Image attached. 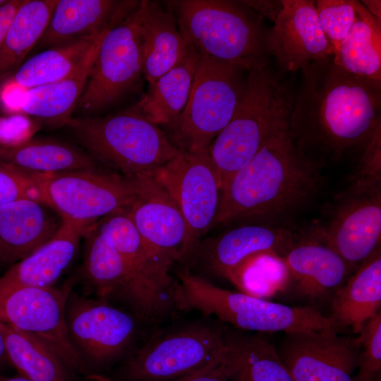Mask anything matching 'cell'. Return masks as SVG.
I'll return each mask as SVG.
<instances>
[{
	"mask_svg": "<svg viewBox=\"0 0 381 381\" xmlns=\"http://www.w3.org/2000/svg\"><path fill=\"white\" fill-rule=\"evenodd\" d=\"M294 95L266 68L248 71L244 95L207 150L222 187L272 137L289 126Z\"/></svg>",
	"mask_w": 381,
	"mask_h": 381,
	"instance_id": "4",
	"label": "cell"
},
{
	"mask_svg": "<svg viewBox=\"0 0 381 381\" xmlns=\"http://www.w3.org/2000/svg\"><path fill=\"white\" fill-rule=\"evenodd\" d=\"M221 362L230 381H294L274 346L262 333L223 329Z\"/></svg>",
	"mask_w": 381,
	"mask_h": 381,
	"instance_id": "26",
	"label": "cell"
},
{
	"mask_svg": "<svg viewBox=\"0 0 381 381\" xmlns=\"http://www.w3.org/2000/svg\"><path fill=\"white\" fill-rule=\"evenodd\" d=\"M59 0H25L0 47V83L12 75L44 33Z\"/></svg>",
	"mask_w": 381,
	"mask_h": 381,
	"instance_id": "33",
	"label": "cell"
},
{
	"mask_svg": "<svg viewBox=\"0 0 381 381\" xmlns=\"http://www.w3.org/2000/svg\"><path fill=\"white\" fill-rule=\"evenodd\" d=\"M282 9L267 31V52L284 72H295L334 55L320 26L315 1L282 0Z\"/></svg>",
	"mask_w": 381,
	"mask_h": 381,
	"instance_id": "16",
	"label": "cell"
},
{
	"mask_svg": "<svg viewBox=\"0 0 381 381\" xmlns=\"http://www.w3.org/2000/svg\"><path fill=\"white\" fill-rule=\"evenodd\" d=\"M143 79L139 5L102 37L76 108L85 114L102 112L140 89Z\"/></svg>",
	"mask_w": 381,
	"mask_h": 381,
	"instance_id": "8",
	"label": "cell"
},
{
	"mask_svg": "<svg viewBox=\"0 0 381 381\" xmlns=\"http://www.w3.org/2000/svg\"><path fill=\"white\" fill-rule=\"evenodd\" d=\"M282 258L297 292L312 302L332 298L351 269L318 238L297 242Z\"/></svg>",
	"mask_w": 381,
	"mask_h": 381,
	"instance_id": "22",
	"label": "cell"
},
{
	"mask_svg": "<svg viewBox=\"0 0 381 381\" xmlns=\"http://www.w3.org/2000/svg\"><path fill=\"white\" fill-rule=\"evenodd\" d=\"M87 378L91 381H115L98 373H90L87 375Z\"/></svg>",
	"mask_w": 381,
	"mask_h": 381,
	"instance_id": "45",
	"label": "cell"
},
{
	"mask_svg": "<svg viewBox=\"0 0 381 381\" xmlns=\"http://www.w3.org/2000/svg\"><path fill=\"white\" fill-rule=\"evenodd\" d=\"M25 0H8L0 6V47L10 23Z\"/></svg>",
	"mask_w": 381,
	"mask_h": 381,
	"instance_id": "43",
	"label": "cell"
},
{
	"mask_svg": "<svg viewBox=\"0 0 381 381\" xmlns=\"http://www.w3.org/2000/svg\"><path fill=\"white\" fill-rule=\"evenodd\" d=\"M381 252L379 247L357 268L332 298L330 316L337 327H349L359 334L380 311Z\"/></svg>",
	"mask_w": 381,
	"mask_h": 381,
	"instance_id": "27",
	"label": "cell"
},
{
	"mask_svg": "<svg viewBox=\"0 0 381 381\" xmlns=\"http://www.w3.org/2000/svg\"><path fill=\"white\" fill-rule=\"evenodd\" d=\"M7 360L2 334L0 332V363Z\"/></svg>",
	"mask_w": 381,
	"mask_h": 381,
	"instance_id": "47",
	"label": "cell"
},
{
	"mask_svg": "<svg viewBox=\"0 0 381 381\" xmlns=\"http://www.w3.org/2000/svg\"><path fill=\"white\" fill-rule=\"evenodd\" d=\"M226 279L240 292L266 300L285 291L291 283L282 256L272 250L249 256Z\"/></svg>",
	"mask_w": 381,
	"mask_h": 381,
	"instance_id": "35",
	"label": "cell"
},
{
	"mask_svg": "<svg viewBox=\"0 0 381 381\" xmlns=\"http://www.w3.org/2000/svg\"><path fill=\"white\" fill-rule=\"evenodd\" d=\"M140 3L137 0H59L36 49L44 50L71 40L100 36L128 16Z\"/></svg>",
	"mask_w": 381,
	"mask_h": 381,
	"instance_id": "18",
	"label": "cell"
},
{
	"mask_svg": "<svg viewBox=\"0 0 381 381\" xmlns=\"http://www.w3.org/2000/svg\"><path fill=\"white\" fill-rule=\"evenodd\" d=\"M224 349L223 329L193 324L159 335L135 352L123 370L128 381H172L217 361Z\"/></svg>",
	"mask_w": 381,
	"mask_h": 381,
	"instance_id": "9",
	"label": "cell"
},
{
	"mask_svg": "<svg viewBox=\"0 0 381 381\" xmlns=\"http://www.w3.org/2000/svg\"><path fill=\"white\" fill-rule=\"evenodd\" d=\"M7 359L20 376L35 381H78L50 349L33 337L0 322Z\"/></svg>",
	"mask_w": 381,
	"mask_h": 381,
	"instance_id": "34",
	"label": "cell"
},
{
	"mask_svg": "<svg viewBox=\"0 0 381 381\" xmlns=\"http://www.w3.org/2000/svg\"><path fill=\"white\" fill-rule=\"evenodd\" d=\"M248 71L201 55L188 102L164 131L180 151L205 152L231 119L246 90Z\"/></svg>",
	"mask_w": 381,
	"mask_h": 381,
	"instance_id": "7",
	"label": "cell"
},
{
	"mask_svg": "<svg viewBox=\"0 0 381 381\" xmlns=\"http://www.w3.org/2000/svg\"><path fill=\"white\" fill-rule=\"evenodd\" d=\"M71 285L23 286L0 294V322L40 340L75 373L87 368L68 334L66 309Z\"/></svg>",
	"mask_w": 381,
	"mask_h": 381,
	"instance_id": "11",
	"label": "cell"
},
{
	"mask_svg": "<svg viewBox=\"0 0 381 381\" xmlns=\"http://www.w3.org/2000/svg\"><path fill=\"white\" fill-rule=\"evenodd\" d=\"M8 0H0V6L4 5Z\"/></svg>",
	"mask_w": 381,
	"mask_h": 381,
	"instance_id": "48",
	"label": "cell"
},
{
	"mask_svg": "<svg viewBox=\"0 0 381 381\" xmlns=\"http://www.w3.org/2000/svg\"><path fill=\"white\" fill-rule=\"evenodd\" d=\"M221 358L193 373L172 381H230Z\"/></svg>",
	"mask_w": 381,
	"mask_h": 381,
	"instance_id": "41",
	"label": "cell"
},
{
	"mask_svg": "<svg viewBox=\"0 0 381 381\" xmlns=\"http://www.w3.org/2000/svg\"><path fill=\"white\" fill-rule=\"evenodd\" d=\"M318 238L356 269L380 247L381 184L350 187Z\"/></svg>",
	"mask_w": 381,
	"mask_h": 381,
	"instance_id": "15",
	"label": "cell"
},
{
	"mask_svg": "<svg viewBox=\"0 0 381 381\" xmlns=\"http://www.w3.org/2000/svg\"><path fill=\"white\" fill-rule=\"evenodd\" d=\"M381 183V130L363 152L358 174L352 186L369 188Z\"/></svg>",
	"mask_w": 381,
	"mask_h": 381,
	"instance_id": "39",
	"label": "cell"
},
{
	"mask_svg": "<svg viewBox=\"0 0 381 381\" xmlns=\"http://www.w3.org/2000/svg\"><path fill=\"white\" fill-rule=\"evenodd\" d=\"M322 164L306 157L289 126L272 137L221 188L213 226L236 222L280 224L320 190Z\"/></svg>",
	"mask_w": 381,
	"mask_h": 381,
	"instance_id": "2",
	"label": "cell"
},
{
	"mask_svg": "<svg viewBox=\"0 0 381 381\" xmlns=\"http://www.w3.org/2000/svg\"><path fill=\"white\" fill-rule=\"evenodd\" d=\"M171 10L186 44L200 55L248 71L267 67V31L262 16L243 1L176 0Z\"/></svg>",
	"mask_w": 381,
	"mask_h": 381,
	"instance_id": "3",
	"label": "cell"
},
{
	"mask_svg": "<svg viewBox=\"0 0 381 381\" xmlns=\"http://www.w3.org/2000/svg\"><path fill=\"white\" fill-rule=\"evenodd\" d=\"M0 162L36 174L98 168L88 152L66 142L44 138L13 147L0 146Z\"/></svg>",
	"mask_w": 381,
	"mask_h": 381,
	"instance_id": "30",
	"label": "cell"
},
{
	"mask_svg": "<svg viewBox=\"0 0 381 381\" xmlns=\"http://www.w3.org/2000/svg\"><path fill=\"white\" fill-rule=\"evenodd\" d=\"M361 352L352 381H381V313L373 317L358 334Z\"/></svg>",
	"mask_w": 381,
	"mask_h": 381,
	"instance_id": "38",
	"label": "cell"
},
{
	"mask_svg": "<svg viewBox=\"0 0 381 381\" xmlns=\"http://www.w3.org/2000/svg\"><path fill=\"white\" fill-rule=\"evenodd\" d=\"M66 318L71 341L88 368H99L119 357L128 346L136 329L130 314L105 299L69 296Z\"/></svg>",
	"mask_w": 381,
	"mask_h": 381,
	"instance_id": "13",
	"label": "cell"
},
{
	"mask_svg": "<svg viewBox=\"0 0 381 381\" xmlns=\"http://www.w3.org/2000/svg\"><path fill=\"white\" fill-rule=\"evenodd\" d=\"M315 4L321 30L334 52L356 20V1L318 0Z\"/></svg>",
	"mask_w": 381,
	"mask_h": 381,
	"instance_id": "36",
	"label": "cell"
},
{
	"mask_svg": "<svg viewBox=\"0 0 381 381\" xmlns=\"http://www.w3.org/2000/svg\"><path fill=\"white\" fill-rule=\"evenodd\" d=\"M175 282L174 308L215 315L237 330L294 334L337 329L330 316L310 306L292 307L224 289L188 271L179 272Z\"/></svg>",
	"mask_w": 381,
	"mask_h": 381,
	"instance_id": "5",
	"label": "cell"
},
{
	"mask_svg": "<svg viewBox=\"0 0 381 381\" xmlns=\"http://www.w3.org/2000/svg\"><path fill=\"white\" fill-rule=\"evenodd\" d=\"M83 236V272L87 280L101 298L112 296L128 305L133 303L145 282L135 274L98 224L88 226Z\"/></svg>",
	"mask_w": 381,
	"mask_h": 381,
	"instance_id": "24",
	"label": "cell"
},
{
	"mask_svg": "<svg viewBox=\"0 0 381 381\" xmlns=\"http://www.w3.org/2000/svg\"><path fill=\"white\" fill-rule=\"evenodd\" d=\"M361 2L373 16L380 20V1H362Z\"/></svg>",
	"mask_w": 381,
	"mask_h": 381,
	"instance_id": "44",
	"label": "cell"
},
{
	"mask_svg": "<svg viewBox=\"0 0 381 381\" xmlns=\"http://www.w3.org/2000/svg\"><path fill=\"white\" fill-rule=\"evenodd\" d=\"M0 381H35L22 376L18 377H7L0 375Z\"/></svg>",
	"mask_w": 381,
	"mask_h": 381,
	"instance_id": "46",
	"label": "cell"
},
{
	"mask_svg": "<svg viewBox=\"0 0 381 381\" xmlns=\"http://www.w3.org/2000/svg\"><path fill=\"white\" fill-rule=\"evenodd\" d=\"M44 175L0 162V205L24 199L47 205L42 188Z\"/></svg>",
	"mask_w": 381,
	"mask_h": 381,
	"instance_id": "37",
	"label": "cell"
},
{
	"mask_svg": "<svg viewBox=\"0 0 381 381\" xmlns=\"http://www.w3.org/2000/svg\"><path fill=\"white\" fill-rule=\"evenodd\" d=\"M30 122L26 115L20 113H4L0 115V146L13 147L28 138Z\"/></svg>",
	"mask_w": 381,
	"mask_h": 381,
	"instance_id": "40",
	"label": "cell"
},
{
	"mask_svg": "<svg viewBox=\"0 0 381 381\" xmlns=\"http://www.w3.org/2000/svg\"><path fill=\"white\" fill-rule=\"evenodd\" d=\"M42 188L47 205L63 219L87 226L130 207L136 196L132 178L99 168L44 174Z\"/></svg>",
	"mask_w": 381,
	"mask_h": 381,
	"instance_id": "10",
	"label": "cell"
},
{
	"mask_svg": "<svg viewBox=\"0 0 381 381\" xmlns=\"http://www.w3.org/2000/svg\"><path fill=\"white\" fill-rule=\"evenodd\" d=\"M136 196L130 216L145 241L174 262L194 249L185 219L178 205L151 174L132 178Z\"/></svg>",
	"mask_w": 381,
	"mask_h": 381,
	"instance_id": "17",
	"label": "cell"
},
{
	"mask_svg": "<svg viewBox=\"0 0 381 381\" xmlns=\"http://www.w3.org/2000/svg\"><path fill=\"white\" fill-rule=\"evenodd\" d=\"M104 35L68 76L52 83L25 90L18 99L17 113L56 126H63L72 116L77 107Z\"/></svg>",
	"mask_w": 381,
	"mask_h": 381,
	"instance_id": "28",
	"label": "cell"
},
{
	"mask_svg": "<svg viewBox=\"0 0 381 381\" xmlns=\"http://www.w3.org/2000/svg\"><path fill=\"white\" fill-rule=\"evenodd\" d=\"M361 348L331 329L286 334L277 350L294 381H352Z\"/></svg>",
	"mask_w": 381,
	"mask_h": 381,
	"instance_id": "14",
	"label": "cell"
},
{
	"mask_svg": "<svg viewBox=\"0 0 381 381\" xmlns=\"http://www.w3.org/2000/svg\"><path fill=\"white\" fill-rule=\"evenodd\" d=\"M88 226L63 219L48 241L12 265L0 277V294L23 286H52L73 260Z\"/></svg>",
	"mask_w": 381,
	"mask_h": 381,
	"instance_id": "21",
	"label": "cell"
},
{
	"mask_svg": "<svg viewBox=\"0 0 381 381\" xmlns=\"http://www.w3.org/2000/svg\"><path fill=\"white\" fill-rule=\"evenodd\" d=\"M151 175L174 199L187 224L193 249L213 224L222 183L207 152H180Z\"/></svg>",
	"mask_w": 381,
	"mask_h": 381,
	"instance_id": "12",
	"label": "cell"
},
{
	"mask_svg": "<svg viewBox=\"0 0 381 381\" xmlns=\"http://www.w3.org/2000/svg\"><path fill=\"white\" fill-rule=\"evenodd\" d=\"M332 56L301 69L289 122L298 149L322 164L363 152L381 130V82L346 72Z\"/></svg>",
	"mask_w": 381,
	"mask_h": 381,
	"instance_id": "1",
	"label": "cell"
},
{
	"mask_svg": "<svg viewBox=\"0 0 381 381\" xmlns=\"http://www.w3.org/2000/svg\"><path fill=\"white\" fill-rule=\"evenodd\" d=\"M140 11L143 78L150 84L182 60L188 46L165 3L143 0Z\"/></svg>",
	"mask_w": 381,
	"mask_h": 381,
	"instance_id": "25",
	"label": "cell"
},
{
	"mask_svg": "<svg viewBox=\"0 0 381 381\" xmlns=\"http://www.w3.org/2000/svg\"><path fill=\"white\" fill-rule=\"evenodd\" d=\"M296 243L283 225L245 223L210 240L200 252L209 270L227 279L249 256L269 250L284 256Z\"/></svg>",
	"mask_w": 381,
	"mask_h": 381,
	"instance_id": "19",
	"label": "cell"
},
{
	"mask_svg": "<svg viewBox=\"0 0 381 381\" xmlns=\"http://www.w3.org/2000/svg\"><path fill=\"white\" fill-rule=\"evenodd\" d=\"M262 17L264 16L275 20L282 9V1H243Z\"/></svg>",
	"mask_w": 381,
	"mask_h": 381,
	"instance_id": "42",
	"label": "cell"
},
{
	"mask_svg": "<svg viewBox=\"0 0 381 381\" xmlns=\"http://www.w3.org/2000/svg\"><path fill=\"white\" fill-rule=\"evenodd\" d=\"M128 208L103 217L98 226L139 279L173 297L175 281L170 270L174 262L145 241Z\"/></svg>",
	"mask_w": 381,
	"mask_h": 381,
	"instance_id": "23",
	"label": "cell"
},
{
	"mask_svg": "<svg viewBox=\"0 0 381 381\" xmlns=\"http://www.w3.org/2000/svg\"><path fill=\"white\" fill-rule=\"evenodd\" d=\"M63 219L49 205L30 199L0 205V262L13 265L48 241Z\"/></svg>",
	"mask_w": 381,
	"mask_h": 381,
	"instance_id": "20",
	"label": "cell"
},
{
	"mask_svg": "<svg viewBox=\"0 0 381 381\" xmlns=\"http://www.w3.org/2000/svg\"><path fill=\"white\" fill-rule=\"evenodd\" d=\"M188 46L182 60L148 84L146 92L134 104L145 117L159 127L171 123L188 102L201 56L193 47Z\"/></svg>",
	"mask_w": 381,
	"mask_h": 381,
	"instance_id": "29",
	"label": "cell"
},
{
	"mask_svg": "<svg viewBox=\"0 0 381 381\" xmlns=\"http://www.w3.org/2000/svg\"><path fill=\"white\" fill-rule=\"evenodd\" d=\"M356 11V20L334 50L333 61L355 76L381 82L380 20L358 1Z\"/></svg>",
	"mask_w": 381,
	"mask_h": 381,
	"instance_id": "31",
	"label": "cell"
},
{
	"mask_svg": "<svg viewBox=\"0 0 381 381\" xmlns=\"http://www.w3.org/2000/svg\"><path fill=\"white\" fill-rule=\"evenodd\" d=\"M104 34L47 48L23 62L16 72L2 81L25 91L63 79L79 66Z\"/></svg>",
	"mask_w": 381,
	"mask_h": 381,
	"instance_id": "32",
	"label": "cell"
},
{
	"mask_svg": "<svg viewBox=\"0 0 381 381\" xmlns=\"http://www.w3.org/2000/svg\"><path fill=\"white\" fill-rule=\"evenodd\" d=\"M63 126L97 162L128 178L151 174L181 152L134 105L105 116H71Z\"/></svg>",
	"mask_w": 381,
	"mask_h": 381,
	"instance_id": "6",
	"label": "cell"
}]
</instances>
